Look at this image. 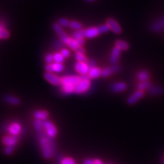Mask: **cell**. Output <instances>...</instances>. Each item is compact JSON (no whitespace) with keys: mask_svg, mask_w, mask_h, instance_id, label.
Segmentation results:
<instances>
[{"mask_svg":"<svg viewBox=\"0 0 164 164\" xmlns=\"http://www.w3.org/2000/svg\"><path fill=\"white\" fill-rule=\"evenodd\" d=\"M47 132H45L43 130L38 131V138L39 139V143L40 146V149L42 154L45 159H49L53 156L51 148L49 144V141L46 138Z\"/></svg>","mask_w":164,"mask_h":164,"instance_id":"6da1fadb","label":"cell"},{"mask_svg":"<svg viewBox=\"0 0 164 164\" xmlns=\"http://www.w3.org/2000/svg\"><path fill=\"white\" fill-rule=\"evenodd\" d=\"M53 28L54 29L56 33L58 34V36H59L61 41L63 42L64 45H67L68 43L69 42L71 38L68 36L67 35V34L64 32V30L62 28V26H61L58 23H55V24L53 25Z\"/></svg>","mask_w":164,"mask_h":164,"instance_id":"7a4b0ae2","label":"cell"},{"mask_svg":"<svg viewBox=\"0 0 164 164\" xmlns=\"http://www.w3.org/2000/svg\"><path fill=\"white\" fill-rule=\"evenodd\" d=\"M82 80L79 76H65V77L61 78V84L62 86L69 85L75 87Z\"/></svg>","mask_w":164,"mask_h":164,"instance_id":"3957f363","label":"cell"},{"mask_svg":"<svg viewBox=\"0 0 164 164\" xmlns=\"http://www.w3.org/2000/svg\"><path fill=\"white\" fill-rule=\"evenodd\" d=\"M144 96V92L142 90H137L135 92H133L127 98V102L129 105H132L138 102L140 99H142V97Z\"/></svg>","mask_w":164,"mask_h":164,"instance_id":"277c9868","label":"cell"},{"mask_svg":"<svg viewBox=\"0 0 164 164\" xmlns=\"http://www.w3.org/2000/svg\"><path fill=\"white\" fill-rule=\"evenodd\" d=\"M90 87V80H82L77 86L75 87L74 93L75 94H82L86 92Z\"/></svg>","mask_w":164,"mask_h":164,"instance_id":"5b68a950","label":"cell"},{"mask_svg":"<svg viewBox=\"0 0 164 164\" xmlns=\"http://www.w3.org/2000/svg\"><path fill=\"white\" fill-rule=\"evenodd\" d=\"M44 128L46 130L47 134L51 137V138H55L58 134V130H57L55 125L53 124L51 121L45 120L44 121Z\"/></svg>","mask_w":164,"mask_h":164,"instance_id":"8992f818","label":"cell"},{"mask_svg":"<svg viewBox=\"0 0 164 164\" xmlns=\"http://www.w3.org/2000/svg\"><path fill=\"white\" fill-rule=\"evenodd\" d=\"M44 77L48 82L53 85L58 86L61 84V78H60L58 76L53 74L52 72H46L44 74Z\"/></svg>","mask_w":164,"mask_h":164,"instance_id":"52a82bcc","label":"cell"},{"mask_svg":"<svg viewBox=\"0 0 164 164\" xmlns=\"http://www.w3.org/2000/svg\"><path fill=\"white\" fill-rule=\"evenodd\" d=\"M121 71V67L117 64H113L112 66L105 68L102 70V76L104 77H108L113 73H116Z\"/></svg>","mask_w":164,"mask_h":164,"instance_id":"ba28073f","label":"cell"},{"mask_svg":"<svg viewBox=\"0 0 164 164\" xmlns=\"http://www.w3.org/2000/svg\"><path fill=\"white\" fill-rule=\"evenodd\" d=\"M107 24L109 26L110 29L116 34H120L122 32V28L120 25L118 24L117 21L112 18H109L107 20Z\"/></svg>","mask_w":164,"mask_h":164,"instance_id":"9c48e42d","label":"cell"},{"mask_svg":"<svg viewBox=\"0 0 164 164\" xmlns=\"http://www.w3.org/2000/svg\"><path fill=\"white\" fill-rule=\"evenodd\" d=\"M75 68L76 71L79 72L80 75H86L88 74L90 68L88 64L77 62L75 64Z\"/></svg>","mask_w":164,"mask_h":164,"instance_id":"30bf717a","label":"cell"},{"mask_svg":"<svg viewBox=\"0 0 164 164\" xmlns=\"http://www.w3.org/2000/svg\"><path fill=\"white\" fill-rule=\"evenodd\" d=\"M120 53H121V50L120 49L117 47L116 46L114 47L112 49V51L111 53V56H110L109 61L111 64H116L117 62L119 60V58L120 57Z\"/></svg>","mask_w":164,"mask_h":164,"instance_id":"8fae6325","label":"cell"},{"mask_svg":"<svg viewBox=\"0 0 164 164\" xmlns=\"http://www.w3.org/2000/svg\"><path fill=\"white\" fill-rule=\"evenodd\" d=\"M18 138L17 135L5 136L2 138V143L5 146H16L18 142Z\"/></svg>","mask_w":164,"mask_h":164,"instance_id":"7c38bea8","label":"cell"},{"mask_svg":"<svg viewBox=\"0 0 164 164\" xmlns=\"http://www.w3.org/2000/svg\"><path fill=\"white\" fill-rule=\"evenodd\" d=\"M151 29L152 32H159L164 29V17L159 19V20L153 23L151 26Z\"/></svg>","mask_w":164,"mask_h":164,"instance_id":"4fadbf2b","label":"cell"},{"mask_svg":"<svg viewBox=\"0 0 164 164\" xmlns=\"http://www.w3.org/2000/svg\"><path fill=\"white\" fill-rule=\"evenodd\" d=\"M127 86L124 82H120L114 83L111 86V90L114 93H120L123 92V91L127 89Z\"/></svg>","mask_w":164,"mask_h":164,"instance_id":"5bb4252c","label":"cell"},{"mask_svg":"<svg viewBox=\"0 0 164 164\" xmlns=\"http://www.w3.org/2000/svg\"><path fill=\"white\" fill-rule=\"evenodd\" d=\"M99 32L98 29L95 27H93V28H90L85 29V38H87V39H93V38L97 37L98 36Z\"/></svg>","mask_w":164,"mask_h":164,"instance_id":"9a60e30c","label":"cell"},{"mask_svg":"<svg viewBox=\"0 0 164 164\" xmlns=\"http://www.w3.org/2000/svg\"><path fill=\"white\" fill-rule=\"evenodd\" d=\"M8 132L13 135H17L19 134L21 131V127L19 124L17 123H14L11 124L8 127Z\"/></svg>","mask_w":164,"mask_h":164,"instance_id":"2e32d148","label":"cell"},{"mask_svg":"<svg viewBox=\"0 0 164 164\" xmlns=\"http://www.w3.org/2000/svg\"><path fill=\"white\" fill-rule=\"evenodd\" d=\"M88 75L90 79H96L102 75V70L97 66L90 68Z\"/></svg>","mask_w":164,"mask_h":164,"instance_id":"e0dca14e","label":"cell"},{"mask_svg":"<svg viewBox=\"0 0 164 164\" xmlns=\"http://www.w3.org/2000/svg\"><path fill=\"white\" fill-rule=\"evenodd\" d=\"M148 94L151 96H157V95H160L164 93V89L161 86H152L151 88L148 90Z\"/></svg>","mask_w":164,"mask_h":164,"instance_id":"ac0fdd59","label":"cell"},{"mask_svg":"<svg viewBox=\"0 0 164 164\" xmlns=\"http://www.w3.org/2000/svg\"><path fill=\"white\" fill-rule=\"evenodd\" d=\"M137 77H138V79L139 80L140 82H146L148 81L150 79V74L147 71L142 70L138 72Z\"/></svg>","mask_w":164,"mask_h":164,"instance_id":"d6986e66","label":"cell"},{"mask_svg":"<svg viewBox=\"0 0 164 164\" xmlns=\"http://www.w3.org/2000/svg\"><path fill=\"white\" fill-rule=\"evenodd\" d=\"M34 116L35 117L36 119L39 120H46L49 116V113L46 110H37L34 113Z\"/></svg>","mask_w":164,"mask_h":164,"instance_id":"ffe728a7","label":"cell"},{"mask_svg":"<svg viewBox=\"0 0 164 164\" xmlns=\"http://www.w3.org/2000/svg\"><path fill=\"white\" fill-rule=\"evenodd\" d=\"M4 101L7 103L11 105H17L20 103L21 100L19 97H17L15 96H13V95H7L4 98Z\"/></svg>","mask_w":164,"mask_h":164,"instance_id":"44dd1931","label":"cell"},{"mask_svg":"<svg viewBox=\"0 0 164 164\" xmlns=\"http://www.w3.org/2000/svg\"><path fill=\"white\" fill-rule=\"evenodd\" d=\"M116 46L119 48L121 51H127L129 49V45L124 40H118L115 43Z\"/></svg>","mask_w":164,"mask_h":164,"instance_id":"7402d4cb","label":"cell"},{"mask_svg":"<svg viewBox=\"0 0 164 164\" xmlns=\"http://www.w3.org/2000/svg\"><path fill=\"white\" fill-rule=\"evenodd\" d=\"M138 89L140 90H148L152 86L151 82L149 81H146V82H140L138 84Z\"/></svg>","mask_w":164,"mask_h":164,"instance_id":"603a6c76","label":"cell"},{"mask_svg":"<svg viewBox=\"0 0 164 164\" xmlns=\"http://www.w3.org/2000/svg\"><path fill=\"white\" fill-rule=\"evenodd\" d=\"M46 138H47V140L49 141V144H50L53 155H55L56 153V142L54 140V138H51V137L49 136L47 133L46 135Z\"/></svg>","mask_w":164,"mask_h":164,"instance_id":"cb8c5ba5","label":"cell"},{"mask_svg":"<svg viewBox=\"0 0 164 164\" xmlns=\"http://www.w3.org/2000/svg\"><path fill=\"white\" fill-rule=\"evenodd\" d=\"M34 127L37 131H43L44 129V122L42 120L36 119L34 122Z\"/></svg>","mask_w":164,"mask_h":164,"instance_id":"d4e9b609","label":"cell"},{"mask_svg":"<svg viewBox=\"0 0 164 164\" xmlns=\"http://www.w3.org/2000/svg\"><path fill=\"white\" fill-rule=\"evenodd\" d=\"M72 37L74 39H84L85 38V29H79L72 34Z\"/></svg>","mask_w":164,"mask_h":164,"instance_id":"484cf974","label":"cell"},{"mask_svg":"<svg viewBox=\"0 0 164 164\" xmlns=\"http://www.w3.org/2000/svg\"><path fill=\"white\" fill-rule=\"evenodd\" d=\"M64 65L62 63H59V62H55L53 63V72H60L64 70Z\"/></svg>","mask_w":164,"mask_h":164,"instance_id":"4316f807","label":"cell"},{"mask_svg":"<svg viewBox=\"0 0 164 164\" xmlns=\"http://www.w3.org/2000/svg\"><path fill=\"white\" fill-rule=\"evenodd\" d=\"M10 37V32L7 29L0 27V39H7Z\"/></svg>","mask_w":164,"mask_h":164,"instance_id":"83f0119b","label":"cell"},{"mask_svg":"<svg viewBox=\"0 0 164 164\" xmlns=\"http://www.w3.org/2000/svg\"><path fill=\"white\" fill-rule=\"evenodd\" d=\"M70 28H71L72 29H75V30H79V29H82L83 25L79 21H71Z\"/></svg>","mask_w":164,"mask_h":164,"instance_id":"f1b7e54d","label":"cell"},{"mask_svg":"<svg viewBox=\"0 0 164 164\" xmlns=\"http://www.w3.org/2000/svg\"><path fill=\"white\" fill-rule=\"evenodd\" d=\"M75 58L77 60V62H79L87 63V62H88V60H87V58H86V56L84 54H82V53H76Z\"/></svg>","mask_w":164,"mask_h":164,"instance_id":"f546056e","label":"cell"},{"mask_svg":"<svg viewBox=\"0 0 164 164\" xmlns=\"http://www.w3.org/2000/svg\"><path fill=\"white\" fill-rule=\"evenodd\" d=\"M67 45L68 47H69L71 49H72V50H77V49L80 47L79 45L77 44V41H76L75 39H71V40H69V42H68Z\"/></svg>","mask_w":164,"mask_h":164,"instance_id":"4dcf8cb0","label":"cell"},{"mask_svg":"<svg viewBox=\"0 0 164 164\" xmlns=\"http://www.w3.org/2000/svg\"><path fill=\"white\" fill-rule=\"evenodd\" d=\"M97 28L98 29L99 34H104V33L108 32V31H109V30H110V28H109V26L108 25V24L99 25V26L97 27Z\"/></svg>","mask_w":164,"mask_h":164,"instance_id":"1f68e13d","label":"cell"},{"mask_svg":"<svg viewBox=\"0 0 164 164\" xmlns=\"http://www.w3.org/2000/svg\"><path fill=\"white\" fill-rule=\"evenodd\" d=\"M58 24L62 27L68 28V27H70L71 25V21L67 19L66 18H60L58 20Z\"/></svg>","mask_w":164,"mask_h":164,"instance_id":"d6a6232c","label":"cell"},{"mask_svg":"<svg viewBox=\"0 0 164 164\" xmlns=\"http://www.w3.org/2000/svg\"><path fill=\"white\" fill-rule=\"evenodd\" d=\"M74 89H75L74 86H69V85L62 86V90L65 94H71L72 93H74Z\"/></svg>","mask_w":164,"mask_h":164,"instance_id":"836d02e7","label":"cell"},{"mask_svg":"<svg viewBox=\"0 0 164 164\" xmlns=\"http://www.w3.org/2000/svg\"><path fill=\"white\" fill-rule=\"evenodd\" d=\"M64 57L62 55L61 53H56L54 54V61L55 62L62 63L64 60Z\"/></svg>","mask_w":164,"mask_h":164,"instance_id":"e575fe53","label":"cell"},{"mask_svg":"<svg viewBox=\"0 0 164 164\" xmlns=\"http://www.w3.org/2000/svg\"><path fill=\"white\" fill-rule=\"evenodd\" d=\"M60 164H76L75 160L71 157L62 158L60 162Z\"/></svg>","mask_w":164,"mask_h":164,"instance_id":"d590c367","label":"cell"},{"mask_svg":"<svg viewBox=\"0 0 164 164\" xmlns=\"http://www.w3.org/2000/svg\"><path fill=\"white\" fill-rule=\"evenodd\" d=\"M16 146H6L4 148V153L6 155H10L13 153Z\"/></svg>","mask_w":164,"mask_h":164,"instance_id":"8d00e7d4","label":"cell"},{"mask_svg":"<svg viewBox=\"0 0 164 164\" xmlns=\"http://www.w3.org/2000/svg\"><path fill=\"white\" fill-rule=\"evenodd\" d=\"M45 61H46L47 64H52V62L54 61V54L48 53V54L45 56Z\"/></svg>","mask_w":164,"mask_h":164,"instance_id":"74e56055","label":"cell"},{"mask_svg":"<svg viewBox=\"0 0 164 164\" xmlns=\"http://www.w3.org/2000/svg\"><path fill=\"white\" fill-rule=\"evenodd\" d=\"M61 53H62V55L64 57V58H68V57L70 56V51L66 49H62V50H61Z\"/></svg>","mask_w":164,"mask_h":164,"instance_id":"f35d334b","label":"cell"},{"mask_svg":"<svg viewBox=\"0 0 164 164\" xmlns=\"http://www.w3.org/2000/svg\"><path fill=\"white\" fill-rule=\"evenodd\" d=\"M45 69L47 72H53V64H47L46 66L45 67Z\"/></svg>","mask_w":164,"mask_h":164,"instance_id":"ab89813d","label":"cell"},{"mask_svg":"<svg viewBox=\"0 0 164 164\" xmlns=\"http://www.w3.org/2000/svg\"><path fill=\"white\" fill-rule=\"evenodd\" d=\"M96 64H97V62H96V61H95L94 60H88V65H89L90 68L96 66Z\"/></svg>","mask_w":164,"mask_h":164,"instance_id":"60d3db41","label":"cell"},{"mask_svg":"<svg viewBox=\"0 0 164 164\" xmlns=\"http://www.w3.org/2000/svg\"><path fill=\"white\" fill-rule=\"evenodd\" d=\"M76 51H77V53H82V54H85V53H86V49L83 48V47H79L77 49V50H76Z\"/></svg>","mask_w":164,"mask_h":164,"instance_id":"b9f144b4","label":"cell"},{"mask_svg":"<svg viewBox=\"0 0 164 164\" xmlns=\"http://www.w3.org/2000/svg\"><path fill=\"white\" fill-rule=\"evenodd\" d=\"M76 41H77V44L79 45L80 47H82L83 45L85 44V40L83 39H75Z\"/></svg>","mask_w":164,"mask_h":164,"instance_id":"7bdbcfd3","label":"cell"},{"mask_svg":"<svg viewBox=\"0 0 164 164\" xmlns=\"http://www.w3.org/2000/svg\"><path fill=\"white\" fill-rule=\"evenodd\" d=\"M83 164H94V160L91 159H87L83 162Z\"/></svg>","mask_w":164,"mask_h":164,"instance_id":"ee69618b","label":"cell"},{"mask_svg":"<svg viewBox=\"0 0 164 164\" xmlns=\"http://www.w3.org/2000/svg\"><path fill=\"white\" fill-rule=\"evenodd\" d=\"M94 164H103V163L101 162V160L96 159L94 160Z\"/></svg>","mask_w":164,"mask_h":164,"instance_id":"f6af8a7d","label":"cell"},{"mask_svg":"<svg viewBox=\"0 0 164 164\" xmlns=\"http://www.w3.org/2000/svg\"><path fill=\"white\" fill-rule=\"evenodd\" d=\"M88 1H93V0H88Z\"/></svg>","mask_w":164,"mask_h":164,"instance_id":"bcb514c9","label":"cell"}]
</instances>
